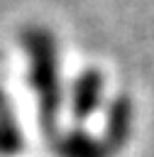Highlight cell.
<instances>
[{
    "instance_id": "3",
    "label": "cell",
    "mask_w": 154,
    "mask_h": 157,
    "mask_svg": "<svg viewBox=\"0 0 154 157\" xmlns=\"http://www.w3.org/2000/svg\"><path fill=\"white\" fill-rule=\"evenodd\" d=\"M98 96H100V78L98 74L88 71L78 78L76 83V91H73V103H76V110L78 113H90L98 103Z\"/></svg>"
},
{
    "instance_id": "2",
    "label": "cell",
    "mask_w": 154,
    "mask_h": 157,
    "mask_svg": "<svg viewBox=\"0 0 154 157\" xmlns=\"http://www.w3.org/2000/svg\"><path fill=\"white\" fill-rule=\"evenodd\" d=\"M22 147V135L15 123L12 108L0 91V155H15Z\"/></svg>"
},
{
    "instance_id": "1",
    "label": "cell",
    "mask_w": 154,
    "mask_h": 157,
    "mask_svg": "<svg viewBox=\"0 0 154 157\" xmlns=\"http://www.w3.org/2000/svg\"><path fill=\"white\" fill-rule=\"evenodd\" d=\"M24 47L29 49L32 59H34V66H32V81H34V88L39 91V103H42V115L54 118V110H56V103H59V96H56V54H54V44H51V37L44 34L42 29H32L29 34H24Z\"/></svg>"
},
{
    "instance_id": "4",
    "label": "cell",
    "mask_w": 154,
    "mask_h": 157,
    "mask_svg": "<svg viewBox=\"0 0 154 157\" xmlns=\"http://www.w3.org/2000/svg\"><path fill=\"white\" fill-rule=\"evenodd\" d=\"M100 145L83 137V135H68V140L61 142L59 152L61 157H100Z\"/></svg>"
}]
</instances>
